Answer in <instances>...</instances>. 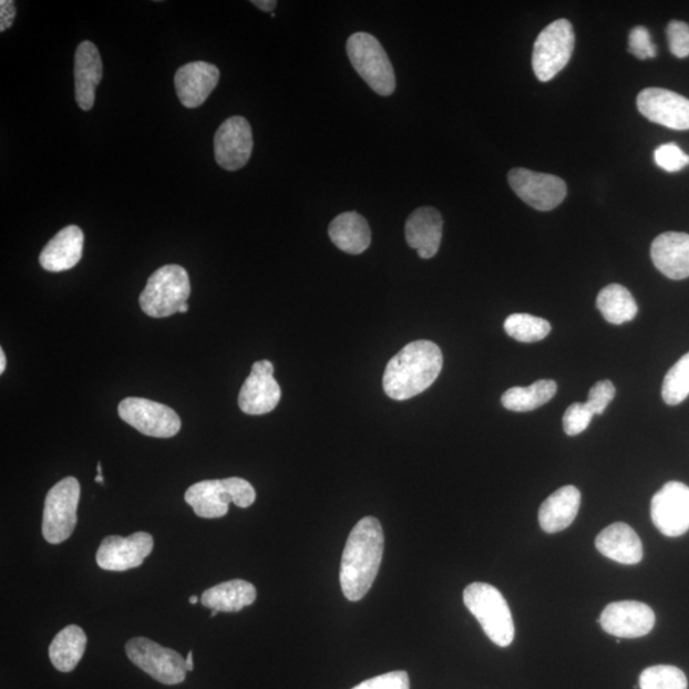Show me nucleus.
<instances>
[{
	"instance_id": "1",
	"label": "nucleus",
	"mask_w": 689,
	"mask_h": 689,
	"mask_svg": "<svg viewBox=\"0 0 689 689\" xmlns=\"http://www.w3.org/2000/svg\"><path fill=\"white\" fill-rule=\"evenodd\" d=\"M384 535L380 521L364 517L352 528L342 553L341 589L350 601L364 598L382 565Z\"/></svg>"
},
{
	"instance_id": "2",
	"label": "nucleus",
	"mask_w": 689,
	"mask_h": 689,
	"mask_svg": "<svg viewBox=\"0 0 689 689\" xmlns=\"http://www.w3.org/2000/svg\"><path fill=\"white\" fill-rule=\"evenodd\" d=\"M442 367L439 344L425 340L410 342L385 367L383 390L393 400L413 399L431 388Z\"/></svg>"
},
{
	"instance_id": "3",
	"label": "nucleus",
	"mask_w": 689,
	"mask_h": 689,
	"mask_svg": "<svg viewBox=\"0 0 689 689\" xmlns=\"http://www.w3.org/2000/svg\"><path fill=\"white\" fill-rule=\"evenodd\" d=\"M464 603L492 642L507 647L514 641V619L506 599L498 589L490 584L474 583L466 587Z\"/></svg>"
},
{
	"instance_id": "4",
	"label": "nucleus",
	"mask_w": 689,
	"mask_h": 689,
	"mask_svg": "<svg viewBox=\"0 0 689 689\" xmlns=\"http://www.w3.org/2000/svg\"><path fill=\"white\" fill-rule=\"evenodd\" d=\"M347 53L361 79L378 95L391 96L397 90V75L388 53L371 33L357 32L348 39Z\"/></svg>"
},
{
	"instance_id": "5",
	"label": "nucleus",
	"mask_w": 689,
	"mask_h": 689,
	"mask_svg": "<svg viewBox=\"0 0 689 689\" xmlns=\"http://www.w3.org/2000/svg\"><path fill=\"white\" fill-rule=\"evenodd\" d=\"M189 296L188 272L179 265H166L150 276L140 306L148 317L165 318L181 312Z\"/></svg>"
},
{
	"instance_id": "6",
	"label": "nucleus",
	"mask_w": 689,
	"mask_h": 689,
	"mask_svg": "<svg viewBox=\"0 0 689 689\" xmlns=\"http://www.w3.org/2000/svg\"><path fill=\"white\" fill-rule=\"evenodd\" d=\"M81 486L78 479L64 477L45 498L43 535L50 544L69 541L78 525Z\"/></svg>"
},
{
	"instance_id": "7",
	"label": "nucleus",
	"mask_w": 689,
	"mask_h": 689,
	"mask_svg": "<svg viewBox=\"0 0 689 689\" xmlns=\"http://www.w3.org/2000/svg\"><path fill=\"white\" fill-rule=\"evenodd\" d=\"M575 48V32L568 20L548 24L537 37L533 52V69L537 80L548 82L565 70Z\"/></svg>"
},
{
	"instance_id": "8",
	"label": "nucleus",
	"mask_w": 689,
	"mask_h": 689,
	"mask_svg": "<svg viewBox=\"0 0 689 689\" xmlns=\"http://www.w3.org/2000/svg\"><path fill=\"white\" fill-rule=\"evenodd\" d=\"M128 659L157 682L175 686L186 679L187 660L167 647H163L145 637H134L125 645Z\"/></svg>"
},
{
	"instance_id": "9",
	"label": "nucleus",
	"mask_w": 689,
	"mask_h": 689,
	"mask_svg": "<svg viewBox=\"0 0 689 689\" xmlns=\"http://www.w3.org/2000/svg\"><path fill=\"white\" fill-rule=\"evenodd\" d=\"M117 414L134 430L154 439H172L182 428L181 418L172 408L147 399H124Z\"/></svg>"
},
{
	"instance_id": "10",
	"label": "nucleus",
	"mask_w": 689,
	"mask_h": 689,
	"mask_svg": "<svg viewBox=\"0 0 689 689\" xmlns=\"http://www.w3.org/2000/svg\"><path fill=\"white\" fill-rule=\"evenodd\" d=\"M508 183L516 195L537 212H552L567 196L565 181L556 175L516 167L508 173Z\"/></svg>"
},
{
	"instance_id": "11",
	"label": "nucleus",
	"mask_w": 689,
	"mask_h": 689,
	"mask_svg": "<svg viewBox=\"0 0 689 689\" xmlns=\"http://www.w3.org/2000/svg\"><path fill=\"white\" fill-rule=\"evenodd\" d=\"M651 518L658 531L678 537L689 531V486L669 482L651 500Z\"/></svg>"
},
{
	"instance_id": "12",
	"label": "nucleus",
	"mask_w": 689,
	"mask_h": 689,
	"mask_svg": "<svg viewBox=\"0 0 689 689\" xmlns=\"http://www.w3.org/2000/svg\"><path fill=\"white\" fill-rule=\"evenodd\" d=\"M216 163L228 172L245 167L254 153V133L246 117L232 116L218 127L215 140Z\"/></svg>"
},
{
	"instance_id": "13",
	"label": "nucleus",
	"mask_w": 689,
	"mask_h": 689,
	"mask_svg": "<svg viewBox=\"0 0 689 689\" xmlns=\"http://www.w3.org/2000/svg\"><path fill=\"white\" fill-rule=\"evenodd\" d=\"M154 549V537L148 533H134L127 537L106 536L100 544L96 562L100 568L123 573L138 568Z\"/></svg>"
},
{
	"instance_id": "14",
	"label": "nucleus",
	"mask_w": 689,
	"mask_h": 689,
	"mask_svg": "<svg viewBox=\"0 0 689 689\" xmlns=\"http://www.w3.org/2000/svg\"><path fill=\"white\" fill-rule=\"evenodd\" d=\"M281 400L280 384L274 378L271 361H256L239 392V408L248 415L271 413Z\"/></svg>"
},
{
	"instance_id": "15",
	"label": "nucleus",
	"mask_w": 689,
	"mask_h": 689,
	"mask_svg": "<svg viewBox=\"0 0 689 689\" xmlns=\"http://www.w3.org/2000/svg\"><path fill=\"white\" fill-rule=\"evenodd\" d=\"M637 107L652 123L676 131L689 130V100L677 92L645 89L638 94Z\"/></svg>"
},
{
	"instance_id": "16",
	"label": "nucleus",
	"mask_w": 689,
	"mask_h": 689,
	"mask_svg": "<svg viewBox=\"0 0 689 689\" xmlns=\"http://www.w3.org/2000/svg\"><path fill=\"white\" fill-rule=\"evenodd\" d=\"M655 613L649 605L625 600L608 605L601 613L599 624L605 633L619 638H640L655 627Z\"/></svg>"
},
{
	"instance_id": "17",
	"label": "nucleus",
	"mask_w": 689,
	"mask_h": 689,
	"mask_svg": "<svg viewBox=\"0 0 689 689\" xmlns=\"http://www.w3.org/2000/svg\"><path fill=\"white\" fill-rule=\"evenodd\" d=\"M220 71L207 62H192L181 66L175 73V90L181 103L189 109L199 107L213 94Z\"/></svg>"
},
{
	"instance_id": "18",
	"label": "nucleus",
	"mask_w": 689,
	"mask_h": 689,
	"mask_svg": "<svg viewBox=\"0 0 689 689\" xmlns=\"http://www.w3.org/2000/svg\"><path fill=\"white\" fill-rule=\"evenodd\" d=\"M443 235V218L439 209L420 207L408 218L405 237L409 247L420 258L430 259L439 254Z\"/></svg>"
},
{
	"instance_id": "19",
	"label": "nucleus",
	"mask_w": 689,
	"mask_h": 689,
	"mask_svg": "<svg viewBox=\"0 0 689 689\" xmlns=\"http://www.w3.org/2000/svg\"><path fill=\"white\" fill-rule=\"evenodd\" d=\"M655 267L668 279L689 277V234L668 232L659 235L651 245Z\"/></svg>"
},
{
	"instance_id": "20",
	"label": "nucleus",
	"mask_w": 689,
	"mask_h": 689,
	"mask_svg": "<svg viewBox=\"0 0 689 689\" xmlns=\"http://www.w3.org/2000/svg\"><path fill=\"white\" fill-rule=\"evenodd\" d=\"M103 79V62L97 47L83 41L74 56L75 101L82 111L89 112L95 104V91Z\"/></svg>"
},
{
	"instance_id": "21",
	"label": "nucleus",
	"mask_w": 689,
	"mask_h": 689,
	"mask_svg": "<svg viewBox=\"0 0 689 689\" xmlns=\"http://www.w3.org/2000/svg\"><path fill=\"white\" fill-rule=\"evenodd\" d=\"M83 243L85 237L79 226H66L41 251L39 258L41 267L49 272L71 270L82 258Z\"/></svg>"
},
{
	"instance_id": "22",
	"label": "nucleus",
	"mask_w": 689,
	"mask_h": 689,
	"mask_svg": "<svg viewBox=\"0 0 689 689\" xmlns=\"http://www.w3.org/2000/svg\"><path fill=\"white\" fill-rule=\"evenodd\" d=\"M596 549L611 561L621 565H637L644 558V546L640 536L631 526L616 523L596 536Z\"/></svg>"
},
{
	"instance_id": "23",
	"label": "nucleus",
	"mask_w": 689,
	"mask_h": 689,
	"mask_svg": "<svg viewBox=\"0 0 689 689\" xmlns=\"http://www.w3.org/2000/svg\"><path fill=\"white\" fill-rule=\"evenodd\" d=\"M582 506V493L574 485L562 486L549 495L539 510V524L545 533L556 534L574 524Z\"/></svg>"
},
{
	"instance_id": "24",
	"label": "nucleus",
	"mask_w": 689,
	"mask_h": 689,
	"mask_svg": "<svg viewBox=\"0 0 689 689\" xmlns=\"http://www.w3.org/2000/svg\"><path fill=\"white\" fill-rule=\"evenodd\" d=\"M186 502L202 518H220L229 512L233 502L230 479L204 481L189 486Z\"/></svg>"
},
{
	"instance_id": "25",
	"label": "nucleus",
	"mask_w": 689,
	"mask_h": 689,
	"mask_svg": "<svg viewBox=\"0 0 689 689\" xmlns=\"http://www.w3.org/2000/svg\"><path fill=\"white\" fill-rule=\"evenodd\" d=\"M336 247L349 255H361L372 241V232L366 218L358 213H343L335 217L329 228Z\"/></svg>"
},
{
	"instance_id": "26",
	"label": "nucleus",
	"mask_w": 689,
	"mask_h": 689,
	"mask_svg": "<svg viewBox=\"0 0 689 689\" xmlns=\"http://www.w3.org/2000/svg\"><path fill=\"white\" fill-rule=\"evenodd\" d=\"M256 598L255 585L245 579H232V582L218 584L206 590L200 596V603L213 610L237 613L254 604Z\"/></svg>"
},
{
	"instance_id": "27",
	"label": "nucleus",
	"mask_w": 689,
	"mask_h": 689,
	"mask_svg": "<svg viewBox=\"0 0 689 689\" xmlns=\"http://www.w3.org/2000/svg\"><path fill=\"white\" fill-rule=\"evenodd\" d=\"M88 645V636L79 626L71 625L62 629L49 646V658L53 667L70 673L79 666L83 654H85Z\"/></svg>"
},
{
	"instance_id": "28",
	"label": "nucleus",
	"mask_w": 689,
	"mask_h": 689,
	"mask_svg": "<svg viewBox=\"0 0 689 689\" xmlns=\"http://www.w3.org/2000/svg\"><path fill=\"white\" fill-rule=\"evenodd\" d=\"M596 307L611 325H624L634 321L638 307L633 294L619 284L605 287L596 299Z\"/></svg>"
},
{
	"instance_id": "29",
	"label": "nucleus",
	"mask_w": 689,
	"mask_h": 689,
	"mask_svg": "<svg viewBox=\"0 0 689 689\" xmlns=\"http://www.w3.org/2000/svg\"><path fill=\"white\" fill-rule=\"evenodd\" d=\"M557 393V383L551 380H541L528 388H512L503 393L502 405L516 413H526L549 402Z\"/></svg>"
},
{
	"instance_id": "30",
	"label": "nucleus",
	"mask_w": 689,
	"mask_h": 689,
	"mask_svg": "<svg viewBox=\"0 0 689 689\" xmlns=\"http://www.w3.org/2000/svg\"><path fill=\"white\" fill-rule=\"evenodd\" d=\"M504 331L516 341L532 343L544 340L551 333L552 326L544 318L515 313L504 321Z\"/></svg>"
},
{
	"instance_id": "31",
	"label": "nucleus",
	"mask_w": 689,
	"mask_h": 689,
	"mask_svg": "<svg viewBox=\"0 0 689 689\" xmlns=\"http://www.w3.org/2000/svg\"><path fill=\"white\" fill-rule=\"evenodd\" d=\"M661 397L669 407L679 405L689 397V352L664 378Z\"/></svg>"
},
{
	"instance_id": "32",
	"label": "nucleus",
	"mask_w": 689,
	"mask_h": 689,
	"mask_svg": "<svg viewBox=\"0 0 689 689\" xmlns=\"http://www.w3.org/2000/svg\"><path fill=\"white\" fill-rule=\"evenodd\" d=\"M640 689H687V677L682 670L673 666H655L647 668L640 676Z\"/></svg>"
},
{
	"instance_id": "33",
	"label": "nucleus",
	"mask_w": 689,
	"mask_h": 689,
	"mask_svg": "<svg viewBox=\"0 0 689 689\" xmlns=\"http://www.w3.org/2000/svg\"><path fill=\"white\" fill-rule=\"evenodd\" d=\"M594 414L585 403L575 402L563 415V430L567 435L582 434L590 425Z\"/></svg>"
},
{
	"instance_id": "34",
	"label": "nucleus",
	"mask_w": 689,
	"mask_h": 689,
	"mask_svg": "<svg viewBox=\"0 0 689 689\" xmlns=\"http://www.w3.org/2000/svg\"><path fill=\"white\" fill-rule=\"evenodd\" d=\"M655 163L669 173L682 171L689 164V156L676 144H667L655 150Z\"/></svg>"
},
{
	"instance_id": "35",
	"label": "nucleus",
	"mask_w": 689,
	"mask_h": 689,
	"mask_svg": "<svg viewBox=\"0 0 689 689\" xmlns=\"http://www.w3.org/2000/svg\"><path fill=\"white\" fill-rule=\"evenodd\" d=\"M616 398V388L610 381H599L589 392V399L585 405L594 415H601L613 399Z\"/></svg>"
},
{
	"instance_id": "36",
	"label": "nucleus",
	"mask_w": 689,
	"mask_h": 689,
	"mask_svg": "<svg viewBox=\"0 0 689 689\" xmlns=\"http://www.w3.org/2000/svg\"><path fill=\"white\" fill-rule=\"evenodd\" d=\"M628 50L641 61L657 56L658 52L657 47L652 44L649 30L645 27H637L629 33Z\"/></svg>"
},
{
	"instance_id": "37",
	"label": "nucleus",
	"mask_w": 689,
	"mask_h": 689,
	"mask_svg": "<svg viewBox=\"0 0 689 689\" xmlns=\"http://www.w3.org/2000/svg\"><path fill=\"white\" fill-rule=\"evenodd\" d=\"M671 54L677 58L689 56V27L685 22L671 21L667 29Z\"/></svg>"
},
{
	"instance_id": "38",
	"label": "nucleus",
	"mask_w": 689,
	"mask_h": 689,
	"mask_svg": "<svg viewBox=\"0 0 689 689\" xmlns=\"http://www.w3.org/2000/svg\"><path fill=\"white\" fill-rule=\"evenodd\" d=\"M352 689H410V679L407 671H391V673L364 680Z\"/></svg>"
},
{
	"instance_id": "39",
	"label": "nucleus",
	"mask_w": 689,
	"mask_h": 689,
	"mask_svg": "<svg viewBox=\"0 0 689 689\" xmlns=\"http://www.w3.org/2000/svg\"><path fill=\"white\" fill-rule=\"evenodd\" d=\"M229 479L233 492V503L235 506L240 508L250 507L256 501V491L254 486L241 477Z\"/></svg>"
},
{
	"instance_id": "40",
	"label": "nucleus",
	"mask_w": 689,
	"mask_h": 689,
	"mask_svg": "<svg viewBox=\"0 0 689 689\" xmlns=\"http://www.w3.org/2000/svg\"><path fill=\"white\" fill-rule=\"evenodd\" d=\"M16 19V4L12 0L0 2V31L10 29Z\"/></svg>"
},
{
	"instance_id": "41",
	"label": "nucleus",
	"mask_w": 689,
	"mask_h": 689,
	"mask_svg": "<svg viewBox=\"0 0 689 689\" xmlns=\"http://www.w3.org/2000/svg\"><path fill=\"white\" fill-rule=\"evenodd\" d=\"M251 4L256 6L264 12H272L277 7L276 0H251Z\"/></svg>"
},
{
	"instance_id": "42",
	"label": "nucleus",
	"mask_w": 689,
	"mask_h": 689,
	"mask_svg": "<svg viewBox=\"0 0 689 689\" xmlns=\"http://www.w3.org/2000/svg\"><path fill=\"white\" fill-rule=\"evenodd\" d=\"M7 367V359L3 349L0 350V373H4Z\"/></svg>"
},
{
	"instance_id": "43",
	"label": "nucleus",
	"mask_w": 689,
	"mask_h": 689,
	"mask_svg": "<svg viewBox=\"0 0 689 689\" xmlns=\"http://www.w3.org/2000/svg\"><path fill=\"white\" fill-rule=\"evenodd\" d=\"M187 669L188 671H192L193 669H195V666H193V651L188 652Z\"/></svg>"
},
{
	"instance_id": "44",
	"label": "nucleus",
	"mask_w": 689,
	"mask_h": 689,
	"mask_svg": "<svg viewBox=\"0 0 689 689\" xmlns=\"http://www.w3.org/2000/svg\"><path fill=\"white\" fill-rule=\"evenodd\" d=\"M198 600H199V599H198V596H196V595H193V596H191V598H189V603H191L192 605H196V604L198 603Z\"/></svg>"
},
{
	"instance_id": "45",
	"label": "nucleus",
	"mask_w": 689,
	"mask_h": 689,
	"mask_svg": "<svg viewBox=\"0 0 689 689\" xmlns=\"http://www.w3.org/2000/svg\"><path fill=\"white\" fill-rule=\"evenodd\" d=\"M188 309H189V306H188V302H187V305H184V306L181 308V312H179V313H186V312H188Z\"/></svg>"
},
{
	"instance_id": "46",
	"label": "nucleus",
	"mask_w": 689,
	"mask_h": 689,
	"mask_svg": "<svg viewBox=\"0 0 689 689\" xmlns=\"http://www.w3.org/2000/svg\"><path fill=\"white\" fill-rule=\"evenodd\" d=\"M95 482L99 483V484H103L104 483L103 475H97L96 479H95Z\"/></svg>"
},
{
	"instance_id": "47",
	"label": "nucleus",
	"mask_w": 689,
	"mask_h": 689,
	"mask_svg": "<svg viewBox=\"0 0 689 689\" xmlns=\"http://www.w3.org/2000/svg\"><path fill=\"white\" fill-rule=\"evenodd\" d=\"M218 613H220V611H218V610H213V613H212V617H216V616L218 615Z\"/></svg>"
}]
</instances>
